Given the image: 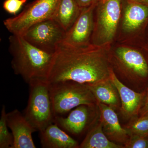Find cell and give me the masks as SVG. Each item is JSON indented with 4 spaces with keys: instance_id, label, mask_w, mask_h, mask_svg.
<instances>
[{
    "instance_id": "obj_20",
    "label": "cell",
    "mask_w": 148,
    "mask_h": 148,
    "mask_svg": "<svg viewBox=\"0 0 148 148\" xmlns=\"http://www.w3.org/2000/svg\"><path fill=\"white\" fill-rule=\"evenodd\" d=\"M124 127L129 136L139 135L148 136V117L133 118Z\"/></svg>"
},
{
    "instance_id": "obj_3",
    "label": "cell",
    "mask_w": 148,
    "mask_h": 148,
    "mask_svg": "<svg viewBox=\"0 0 148 148\" xmlns=\"http://www.w3.org/2000/svg\"><path fill=\"white\" fill-rule=\"evenodd\" d=\"M48 83L54 117L62 116L81 105L97 106V101L87 85L73 81Z\"/></svg>"
},
{
    "instance_id": "obj_24",
    "label": "cell",
    "mask_w": 148,
    "mask_h": 148,
    "mask_svg": "<svg viewBox=\"0 0 148 148\" xmlns=\"http://www.w3.org/2000/svg\"><path fill=\"white\" fill-rule=\"evenodd\" d=\"M78 4L81 8L87 7L98 0H76Z\"/></svg>"
},
{
    "instance_id": "obj_12",
    "label": "cell",
    "mask_w": 148,
    "mask_h": 148,
    "mask_svg": "<svg viewBox=\"0 0 148 148\" xmlns=\"http://www.w3.org/2000/svg\"><path fill=\"white\" fill-rule=\"evenodd\" d=\"M95 107L81 105L71 111L67 117H55L53 123L66 132L73 135H79L89 127Z\"/></svg>"
},
{
    "instance_id": "obj_7",
    "label": "cell",
    "mask_w": 148,
    "mask_h": 148,
    "mask_svg": "<svg viewBox=\"0 0 148 148\" xmlns=\"http://www.w3.org/2000/svg\"><path fill=\"white\" fill-rule=\"evenodd\" d=\"M60 0H35L17 15L5 19L3 24L12 34L22 36L33 25L53 18Z\"/></svg>"
},
{
    "instance_id": "obj_1",
    "label": "cell",
    "mask_w": 148,
    "mask_h": 148,
    "mask_svg": "<svg viewBox=\"0 0 148 148\" xmlns=\"http://www.w3.org/2000/svg\"><path fill=\"white\" fill-rule=\"evenodd\" d=\"M110 47L90 44L79 47L61 43L54 53L47 82L73 81L86 85L109 79Z\"/></svg>"
},
{
    "instance_id": "obj_22",
    "label": "cell",
    "mask_w": 148,
    "mask_h": 148,
    "mask_svg": "<svg viewBox=\"0 0 148 148\" xmlns=\"http://www.w3.org/2000/svg\"><path fill=\"white\" fill-rule=\"evenodd\" d=\"M28 0H5L3 7L8 13L16 15Z\"/></svg>"
},
{
    "instance_id": "obj_6",
    "label": "cell",
    "mask_w": 148,
    "mask_h": 148,
    "mask_svg": "<svg viewBox=\"0 0 148 148\" xmlns=\"http://www.w3.org/2000/svg\"><path fill=\"white\" fill-rule=\"evenodd\" d=\"M91 43L110 47L121 14V0H98Z\"/></svg>"
},
{
    "instance_id": "obj_25",
    "label": "cell",
    "mask_w": 148,
    "mask_h": 148,
    "mask_svg": "<svg viewBox=\"0 0 148 148\" xmlns=\"http://www.w3.org/2000/svg\"><path fill=\"white\" fill-rule=\"evenodd\" d=\"M142 49L148 61V43L143 44L142 46Z\"/></svg>"
},
{
    "instance_id": "obj_19",
    "label": "cell",
    "mask_w": 148,
    "mask_h": 148,
    "mask_svg": "<svg viewBox=\"0 0 148 148\" xmlns=\"http://www.w3.org/2000/svg\"><path fill=\"white\" fill-rule=\"evenodd\" d=\"M5 106L3 105L0 119V148H13V135L9 131L6 120Z\"/></svg>"
},
{
    "instance_id": "obj_14",
    "label": "cell",
    "mask_w": 148,
    "mask_h": 148,
    "mask_svg": "<svg viewBox=\"0 0 148 148\" xmlns=\"http://www.w3.org/2000/svg\"><path fill=\"white\" fill-rule=\"evenodd\" d=\"M122 25L123 30L127 33L145 34L148 25V4L128 1L125 9Z\"/></svg>"
},
{
    "instance_id": "obj_23",
    "label": "cell",
    "mask_w": 148,
    "mask_h": 148,
    "mask_svg": "<svg viewBox=\"0 0 148 148\" xmlns=\"http://www.w3.org/2000/svg\"><path fill=\"white\" fill-rule=\"evenodd\" d=\"M138 116L148 117V86L146 88L145 97Z\"/></svg>"
},
{
    "instance_id": "obj_11",
    "label": "cell",
    "mask_w": 148,
    "mask_h": 148,
    "mask_svg": "<svg viewBox=\"0 0 148 148\" xmlns=\"http://www.w3.org/2000/svg\"><path fill=\"white\" fill-rule=\"evenodd\" d=\"M110 78L119 93L122 114L127 118L138 116L145 97L146 89L141 92H137L127 87L117 77L112 68Z\"/></svg>"
},
{
    "instance_id": "obj_27",
    "label": "cell",
    "mask_w": 148,
    "mask_h": 148,
    "mask_svg": "<svg viewBox=\"0 0 148 148\" xmlns=\"http://www.w3.org/2000/svg\"><path fill=\"white\" fill-rule=\"evenodd\" d=\"M147 32V40L144 43H148V27H147V29H146V32Z\"/></svg>"
},
{
    "instance_id": "obj_13",
    "label": "cell",
    "mask_w": 148,
    "mask_h": 148,
    "mask_svg": "<svg viewBox=\"0 0 148 148\" xmlns=\"http://www.w3.org/2000/svg\"><path fill=\"white\" fill-rule=\"evenodd\" d=\"M97 106L100 112L99 120L104 133L110 141L124 145L130 136L127 130L121 125L114 109L99 102H97Z\"/></svg>"
},
{
    "instance_id": "obj_18",
    "label": "cell",
    "mask_w": 148,
    "mask_h": 148,
    "mask_svg": "<svg viewBox=\"0 0 148 148\" xmlns=\"http://www.w3.org/2000/svg\"><path fill=\"white\" fill-rule=\"evenodd\" d=\"M79 148H122L124 147L109 140L103 132L102 123L99 120L89 130Z\"/></svg>"
},
{
    "instance_id": "obj_5",
    "label": "cell",
    "mask_w": 148,
    "mask_h": 148,
    "mask_svg": "<svg viewBox=\"0 0 148 148\" xmlns=\"http://www.w3.org/2000/svg\"><path fill=\"white\" fill-rule=\"evenodd\" d=\"M30 86L29 100L24 114L37 131L41 132L54 122L52 104L47 81L35 82Z\"/></svg>"
},
{
    "instance_id": "obj_17",
    "label": "cell",
    "mask_w": 148,
    "mask_h": 148,
    "mask_svg": "<svg viewBox=\"0 0 148 148\" xmlns=\"http://www.w3.org/2000/svg\"><path fill=\"white\" fill-rule=\"evenodd\" d=\"M82 9L76 0H60L53 19L67 32L76 20Z\"/></svg>"
},
{
    "instance_id": "obj_16",
    "label": "cell",
    "mask_w": 148,
    "mask_h": 148,
    "mask_svg": "<svg viewBox=\"0 0 148 148\" xmlns=\"http://www.w3.org/2000/svg\"><path fill=\"white\" fill-rule=\"evenodd\" d=\"M87 85L97 102L110 106L114 110L120 108L121 101L119 93L110 78L101 82Z\"/></svg>"
},
{
    "instance_id": "obj_26",
    "label": "cell",
    "mask_w": 148,
    "mask_h": 148,
    "mask_svg": "<svg viewBox=\"0 0 148 148\" xmlns=\"http://www.w3.org/2000/svg\"><path fill=\"white\" fill-rule=\"evenodd\" d=\"M134 1L140 3H144L148 4V0H134Z\"/></svg>"
},
{
    "instance_id": "obj_8",
    "label": "cell",
    "mask_w": 148,
    "mask_h": 148,
    "mask_svg": "<svg viewBox=\"0 0 148 148\" xmlns=\"http://www.w3.org/2000/svg\"><path fill=\"white\" fill-rule=\"evenodd\" d=\"M66 32L53 18L39 22L29 28L22 36L36 47L55 53L62 43Z\"/></svg>"
},
{
    "instance_id": "obj_21",
    "label": "cell",
    "mask_w": 148,
    "mask_h": 148,
    "mask_svg": "<svg viewBox=\"0 0 148 148\" xmlns=\"http://www.w3.org/2000/svg\"><path fill=\"white\" fill-rule=\"evenodd\" d=\"M123 146L126 148H148V136L130 135Z\"/></svg>"
},
{
    "instance_id": "obj_10",
    "label": "cell",
    "mask_w": 148,
    "mask_h": 148,
    "mask_svg": "<svg viewBox=\"0 0 148 148\" xmlns=\"http://www.w3.org/2000/svg\"><path fill=\"white\" fill-rule=\"evenodd\" d=\"M6 120L13 135V148H36L32 134L36 130L27 120L24 114L15 109L6 114Z\"/></svg>"
},
{
    "instance_id": "obj_2",
    "label": "cell",
    "mask_w": 148,
    "mask_h": 148,
    "mask_svg": "<svg viewBox=\"0 0 148 148\" xmlns=\"http://www.w3.org/2000/svg\"><path fill=\"white\" fill-rule=\"evenodd\" d=\"M9 43L14 74L20 76L29 84L35 82L47 81L55 53L41 50L18 35H11Z\"/></svg>"
},
{
    "instance_id": "obj_9",
    "label": "cell",
    "mask_w": 148,
    "mask_h": 148,
    "mask_svg": "<svg viewBox=\"0 0 148 148\" xmlns=\"http://www.w3.org/2000/svg\"><path fill=\"white\" fill-rule=\"evenodd\" d=\"M98 1L89 6L82 8L76 20L66 32L62 44L79 47L91 44L94 28V10Z\"/></svg>"
},
{
    "instance_id": "obj_4",
    "label": "cell",
    "mask_w": 148,
    "mask_h": 148,
    "mask_svg": "<svg viewBox=\"0 0 148 148\" xmlns=\"http://www.w3.org/2000/svg\"><path fill=\"white\" fill-rule=\"evenodd\" d=\"M113 64L125 79L139 88L148 84V61L143 50L127 46H120L109 54Z\"/></svg>"
},
{
    "instance_id": "obj_15",
    "label": "cell",
    "mask_w": 148,
    "mask_h": 148,
    "mask_svg": "<svg viewBox=\"0 0 148 148\" xmlns=\"http://www.w3.org/2000/svg\"><path fill=\"white\" fill-rule=\"evenodd\" d=\"M51 123L40 132L42 147L44 148H77L79 145L56 123Z\"/></svg>"
}]
</instances>
